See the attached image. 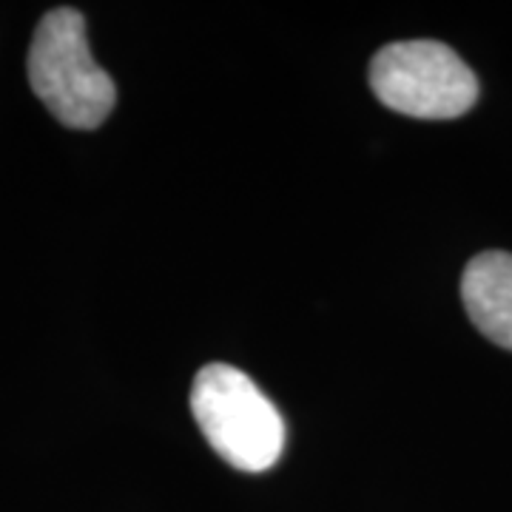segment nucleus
I'll return each instance as SVG.
<instances>
[{"instance_id": "2", "label": "nucleus", "mask_w": 512, "mask_h": 512, "mask_svg": "<svg viewBox=\"0 0 512 512\" xmlns=\"http://www.w3.org/2000/svg\"><path fill=\"white\" fill-rule=\"evenodd\" d=\"M191 410L208 444L245 473L271 470L285 447V421L242 370L205 365L194 379Z\"/></svg>"}, {"instance_id": "4", "label": "nucleus", "mask_w": 512, "mask_h": 512, "mask_svg": "<svg viewBox=\"0 0 512 512\" xmlns=\"http://www.w3.org/2000/svg\"><path fill=\"white\" fill-rule=\"evenodd\" d=\"M461 299L470 322L490 342L512 350V254L487 251L470 259L461 276Z\"/></svg>"}, {"instance_id": "1", "label": "nucleus", "mask_w": 512, "mask_h": 512, "mask_svg": "<svg viewBox=\"0 0 512 512\" xmlns=\"http://www.w3.org/2000/svg\"><path fill=\"white\" fill-rule=\"evenodd\" d=\"M29 83L43 106L69 128L103 126L117 103L111 74L97 66L89 49L86 20L66 6L37 23L29 46Z\"/></svg>"}, {"instance_id": "3", "label": "nucleus", "mask_w": 512, "mask_h": 512, "mask_svg": "<svg viewBox=\"0 0 512 512\" xmlns=\"http://www.w3.org/2000/svg\"><path fill=\"white\" fill-rule=\"evenodd\" d=\"M370 89L407 117L453 120L476 106L478 77L439 40H399L373 57Z\"/></svg>"}]
</instances>
